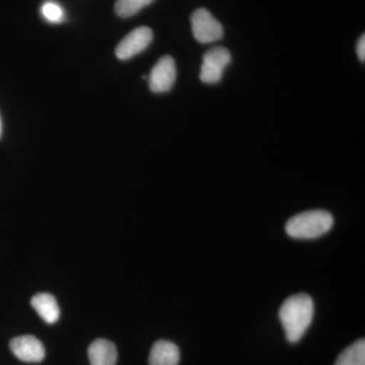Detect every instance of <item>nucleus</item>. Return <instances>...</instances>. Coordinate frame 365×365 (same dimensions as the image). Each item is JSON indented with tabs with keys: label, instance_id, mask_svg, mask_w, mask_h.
<instances>
[{
	"label": "nucleus",
	"instance_id": "nucleus-15",
	"mask_svg": "<svg viewBox=\"0 0 365 365\" xmlns=\"http://www.w3.org/2000/svg\"><path fill=\"white\" fill-rule=\"evenodd\" d=\"M2 133V125H1V118H0V136H1Z\"/></svg>",
	"mask_w": 365,
	"mask_h": 365
},
{
	"label": "nucleus",
	"instance_id": "nucleus-5",
	"mask_svg": "<svg viewBox=\"0 0 365 365\" xmlns=\"http://www.w3.org/2000/svg\"><path fill=\"white\" fill-rule=\"evenodd\" d=\"M153 33L148 26L134 29L128 35L120 41L115 53L120 60L130 59L144 51L150 45Z\"/></svg>",
	"mask_w": 365,
	"mask_h": 365
},
{
	"label": "nucleus",
	"instance_id": "nucleus-10",
	"mask_svg": "<svg viewBox=\"0 0 365 365\" xmlns=\"http://www.w3.org/2000/svg\"><path fill=\"white\" fill-rule=\"evenodd\" d=\"M31 304L43 321L55 324L59 319L60 309L56 299L49 294H38L33 297Z\"/></svg>",
	"mask_w": 365,
	"mask_h": 365
},
{
	"label": "nucleus",
	"instance_id": "nucleus-6",
	"mask_svg": "<svg viewBox=\"0 0 365 365\" xmlns=\"http://www.w3.org/2000/svg\"><path fill=\"white\" fill-rule=\"evenodd\" d=\"M176 78L177 69L175 60L170 55H165L158 60L151 69L148 85L153 93H167L174 86Z\"/></svg>",
	"mask_w": 365,
	"mask_h": 365
},
{
	"label": "nucleus",
	"instance_id": "nucleus-2",
	"mask_svg": "<svg viewBox=\"0 0 365 365\" xmlns=\"http://www.w3.org/2000/svg\"><path fill=\"white\" fill-rule=\"evenodd\" d=\"M334 217L326 210H309L290 218L285 225L287 234L297 240L317 239L332 228Z\"/></svg>",
	"mask_w": 365,
	"mask_h": 365
},
{
	"label": "nucleus",
	"instance_id": "nucleus-12",
	"mask_svg": "<svg viewBox=\"0 0 365 365\" xmlns=\"http://www.w3.org/2000/svg\"><path fill=\"white\" fill-rule=\"evenodd\" d=\"M153 1V0H116L115 11L121 18H129Z\"/></svg>",
	"mask_w": 365,
	"mask_h": 365
},
{
	"label": "nucleus",
	"instance_id": "nucleus-8",
	"mask_svg": "<svg viewBox=\"0 0 365 365\" xmlns=\"http://www.w3.org/2000/svg\"><path fill=\"white\" fill-rule=\"evenodd\" d=\"M150 365H178L180 362V350L170 341L160 340L151 348Z\"/></svg>",
	"mask_w": 365,
	"mask_h": 365
},
{
	"label": "nucleus",
	"instance_id": "nucleus-11",
	"mask_svg": "<svg viewBox=\"0 0 365 365\" xmlns=\"http://www.w3.org/2000/svg\"><path fill=\"white\" fill-rule=\"evenodd\" d=\"M335 365H365V341L357 340L343 350Z\"/></svg>",
	"mask_w": 365,
	"mask_h": 365
},
{
	"label": "nucleus",
	"instance_id": "nucleus-13",
	"mask_svg": "<svg viewBox=\"0 0 365 365\" xmlns=\"http://www.w3.org/2000/svg\"><path fill=\"white\" fill-rule=\"evenodd\" d=\"M42 16L50 23H61L64 19V11L58 4L54 1L45 2L41 9Z\"/></svg>",
	"mask_w": 365,
	"mask_h": 365
},
{
	"label": "nucleus",
	"instance_id": "nucleus-7",
	"mask_svg": "<svg viewBox=\"0 0 365 365\" xmlns=\"http://www.w3.org/2000/svg\"><path fill=\"white\" fill-rule=\"evenodd\" d=\"M11 352L21 361L37 364L45 359V348L42 342L32 335L19 336L9 343Z\"/></svg>",
	"mask_w": 365,
	"mask_h": 365
},
{
	"label": "nucleus",
	"instance_id": "nucleus-14",
	"mask_svg": "<svg viewBox=\"0 0 365 365\" xmlns=\"http://www.w3.org/2000/svg\"><path fill=\"white\" fill-rule=\"evenodd\" d=\"M356 52L357 55H359V58L360 61H365V37L364 35H362L361 37L359 38V42H357L356 46Z\"/></svg>",
	"mask_w": 365,
	"mask_h": 365
},
{
	"label": "nucleus",
	"instance_id": "nucleus-4",
	"mask_svg": "<svg viewBox=\"0 0 365 365\" xmlns=\"http://www.w3.org/2000/svg\"><path fill=\"white\" fill-rule=\"evenodd\" d=\"M232 61V54L225 47L211 48L203 55L200 79L207 85H215L222 81L223 71Z\"/></svg>",
	"mask_w": 365,
	"mask_h": 365
},
{
	"label": "nucleus",
	"instance_id": "nucleus-1",
	"mask_svg": "<svg viewBox=\"0 0 365 365\" xmlns=\"http://www.w3.org/2000/svg\"><path fill=\"white\" fill-rule=\"evenodd\" d=\"M314 318V302L309 295L299 294L284 300L279 309V319L288 342H299Z\"/></svg>",
	"mask_w": 365,
	"mask_h": 365
},
{
	"label": "nucleus",
	"instance_id": "nucleus-9",
	"mask_svg": "<svg viewBox=\"0 0 365 365\" xmlns=\"http://www.w3.org/2000/svg\"><path fill=\"white\" fill-rule=\"evenodd\" d=\"M91 365H116L117 349L110 341L98 339L88 347Z\"/></svg>",
	"mask_w": 365,
	"mask_h": 365
},
{
	"label": "nucleus",
	"instance_id": "nucleus-3",
	"mask_svg": "<svg viewBox=\"0 0 365 365\" xmlns=\"http://www.w3.org/2000/svg\"><path fill=\"white\" fill-rule=\"evenodd\" d=\"M192 32L201 44L220 41L223 37V28L220 21L206 9H198L191 16Z\"/></svg>",
	"mask_w": 365,
	"mask_h": 365
}]
</instances>
